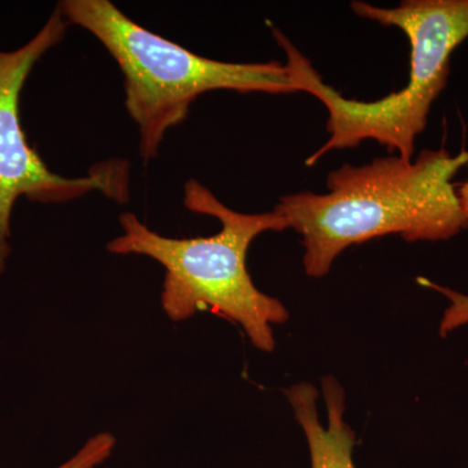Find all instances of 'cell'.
Instances as JSON below:
<instances>
[{"label": "cell", "instance_id": "6da1fadb", "mask_svg": "<svg viewBox=\"0 0 468 468\" xmlns=\"http://www.w3.org/2000/svg\"><path fill=\"white\" fill-rule=\"evenodd\" d=\"M467 160L468 151L452 156L441 149L423 150L415 160L346 163L328 175V192L282 196L273 211L301 234L304 272L319 279L350 246L390 234L409 242L442 241L466 229L452 178Z\"/></svg>", "mask_w": 468, "mask_h": 468}, {"label": "cell", "instance_id": "7a4b0ae2", "mask_svg": "<svg viewBox=\"0 0 468 468\" xmlns=\"http://www.w3.org/2000/svg\"><path fill=\"white\" fill-rule=\"evenodd\" d=\"M185 207L194 214L218 218L220 232L196 239H169L154 232L132 212L120 217L122 236L109 242L117 255H143L165 268L162 306L169 319L181 322L209 311L241 325L257 349H275L273 325L289 318L276 298L252 282L246 267L251 242L264 232L288 229L277 212L243 214L227 207L211 190L196 180L184 187Z\"/></svg>", "mask_w": 468, "mask_h": 468}, {"label": "cell", "instance_id": "3957f363", "mask_svg": "<svg viewBox=\"0 0 468 468\" xmlns=\"http://www.w3.org/2000/svg\"><path fill=\"white\" fill-rule=\"evenodd\" d=\"M350 8L356 16L405 33L411 46L409 84L381 100L345 98L325 84L282 30L271 27L297 91L314 95L328 111L329 138L307 158L310 167L331 151L353 149L363 141H377L399 158L412 160L432 104L448 85L452 52L468 38V0H406L390 8L356 0Z\"/></svg>", "mask_w": 468, "mask_h": 468}, {"label": "cell", "instance_id": "277c9868", "mask_svg": "<svg viewBox=\"0 0 468 468\" xmlns=\"http://www.w3.org/2000/svg\"><path fill=\"white\" fill-rule=\"evenodd\" d=\"M68 24L101 43L124 77L125 107L140 131V155L150 163L169 129L189 116L202 94L215 90L289 94L297 91L279 61L228 63L187 50L151 33L110 0H63Z\"/></svg>", "mask_w": 468, "mask_h": 468}, {"label": "cell", "instance_id": "5b68a950", "mask_svg": "<svg viewBox=\"0 0 468 468\" xmlns=\"http://www.w3.org/2000/svg\"><path fill=\"white\" fill-rule=\"evenodd\" d=\"M68 21L58 5L38 33L17 50L0 51V275L11 255L12 209L18 198L60 205L101 192L117 203L129 199V165L106 162L82 177H64L48 169L27 143L21 125L20 97L27 77L46 52L63 41Z\"/></svg>", "mask_w": 468, "mask_h": 468}, {"label": "cell", "instance_id": "8992f818", "mask_svg": "<svg viewBox=\"0 0 468 468\" xmlns=\"http://www.w3.org/2000/svg\"><path fill=\"white\" fill-rule=\"evenodd\" d=\"M326 426L318 414L319 392L310 383L292 385L285 390L294 417L309 443L311 468H356L353 449L356 433L345 420V392L334 377L323 378Z\"/></svg>", "mask_w": 468, "mask_h": 468}, {"label": "cell", "instance_id": "52a82bcc", "mask_svg": "<svg viewBox=\"0 0 468 468\" xmlns=\"http://www.w3.org/2000/svg\"><path fill=\"white\" fill-rule=\"evenodd\" d=\"M466 167L468 168V160ZM457 192L458 197H460L462 208H463L464 215L468 218V178L460 186H457ZM420 282L428 286V288L442 292L451 302V304L446 307L445 313H443L441 323H440V335L442 337L451 334L454 329L468 324V295L433 284V282H428V280L421 279Z\"/></svg>", "mask_w": 468, "mask_h": 468}, {"label": "cell", "instance_id": "ba28073f", "mask_svg": "<svg viewBox=\"0 0 468 468\" xmlns=\"http://www.w3.org/2000/svg\"><path fill=\"white\" fill-rule=\"evenodd\" d=\"M115 436L110 432H101L91 439L80 449L77 454L73 455L69 461L57 468H95L109 460L115 448Z\"/></svg>", "mask_w": 468, "mask_h": 468}]
</instances>
